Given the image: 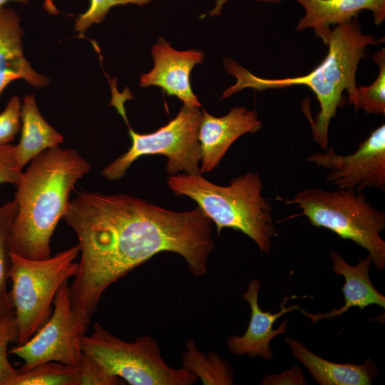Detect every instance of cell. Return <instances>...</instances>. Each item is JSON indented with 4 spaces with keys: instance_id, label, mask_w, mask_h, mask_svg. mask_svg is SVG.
<instances>
[{
    "instance_id": "1",
    "label": "cell",
    "mask_w": 385,
    "mask_h": 385,
    "mask_svg": "<svg viewBox=\"0 0 385 385\" xmlns=\"http://www.w3.org/2000/svg\"><path fill=\"white\" fill-rule=\"evenodd\" d=\"M63 220L75 232L81 258L71 304L88 318L106 289L155 255L173 252L203 277L215 249L212 222L197 206L177 212L128 194L78 192Z\"/></svg>"
},
{
    "instance_id": "2",
    "label": "cell",
    "mask_w": 385,
    "mask_h": 385,
    "mask_svg": "<svg viewBox=\"0 0 385 385\" xmlns=\"http://www.w3.org/2000/svg\"><path fill=\"white\" fill-rule=\"evenodd\" d=\"M90 170L77 150L60 145L30 162L16 185L17 210L9 235L10 252L33 260L51 256V239L66 212L70 194Z\"/></svg>"
},
{
    "instance_id": "3",
    "label": "cell",
    "mask_w": 385,
    "mask_h": 385,
    "mask_svg": "<svg viewBox=\"0 0 385 385\" xmlns=\"http://www.w3.org/2000/svg\"><path fill=\"white\" fill-rule=\"evenodd\" d=\"M374 43L375 36L364 34L359 23L354 19L350 22L336 26L330 31L326 57L314 69L302 76L261 78L227 58L224 60V67L229 74L235 77L237 81L224 91L221 100L247 88L263 91L305 86L313 91L319 103V111L315 120L307 118L314 141L325 150L329 145V124L337 117V111L343 101V92L346 91L349 98L354 94L359 63L366 56L367 46Z\"/></svg>"
},
{
    "instance_id": "4",
    "label": "cell",
    "mask_w": 385,
    "mask_h": 385,
    "mask_svg": "<svg viewBox=\"0 0 385 385\" xmlns=\"http://www.w3.org/2000/svg\"><path fill=\"white\" fill-rule=\"evenodd\" d=\"M167 183L178 196H186L214 223L217 233L224 228L248 236L262 252H270L275 235L272 207L262 196V181L256 173L233 178L229 185L215 184L201 174L169 175Z\"/></svg>"
},
{
    "instance_id": "5",
    "label": "cell",
    "mask_w": 385,
    "mask_h": 385,
    "mask_svg": "<svg viewBox=\"0 0 385 385\" xmlns=\"http://www.w3.org/2000/svg\"><path fill=\"white\" fill-rule=\"evenodd\" d=\"M302 210L312 225L329 230L366 250L375 267H385V213L367 201L362 192L348 189L307 188L284 200Z\"/></svg>"
},
{
    "instance_id": "6",
    "label": "cell",
    "mask_w": 385,
    "mask_h": 385,
    "mask_svg": "<svg viewBox=\"0 0 385 385\" xmlns=\"http://www.w3.org/2000/svg\"><path fill=\"white\" fill-rule=\"evenodd\" d=\"M78 244L53 257L33 260L10 252V296L19 329L17 344L26 342L49 319L61 286L78 270Z\"/></svg>"
},
{
    "instance_id": "7",
    "label": "cell",
    "mask_w": 385,
    "mask_h": 385,
    "mask_svg": "<svg viewBox=\"0 0 385 385\" xmlns=\"http://www.w3.org/2000/svg\"><path fill=\"white\" fill-rule=\"evenodd\" d=\"M82 349L111 374L130 385H192L198 380L183 367L170 366L158 342L149 335L129 342L96 322L92 333L83 337Z\"/></svg>"
},
{
    "instance_id": "8",
    "label": "cell",
    "mask_w": 385,
    "mask_h": 385,
    "mask_svg": "<svg viewBox=\"0 0 385 385\" xmlns=\"http://www.w3.org/2000/svg\"><path fill=\"white\" fill-rule=\"evenodd\" d=\"M200 108L183 106L166 125L150 133H139L128 125L131 139L129 149L108 164L101 175L111 181L122 178L132 164L145 155H162L167 158L166 172L201 174L200 145L198 139L202 118Z\"/></svg>"
},
{
    "instance_id": "9",
    "label": "cell",
    "mask_w": 385,
    "mask_h": 385,
    "mask_svg": "<svg viewBox=\"0 0 385 385\" xmlns=\"http://www.w3.org/2000/svg\"><path fill=\"white\" fill-rule=\"evenodd\" d=\"M53 303L54 309L47 322L26 342L9 351L24 361L20 371L48 361L80 366L83 356L82 339L90 318L73 308L68 281L61 286Z\"/></svg>"
},
{
    "instance_id": "10",
    "label": "cell",
    "mask_w": 385,
    "mask_h": 385,
    "mask_svg": "<svg viewBox=\"0 0 385 385\" xmlns=\"http://www.w3.org/2000/svg\"><path fill=\"white\" fill-rule=\"evenodd\" d=\"M307 160L328 170L326 180L337 189L362 192L375 188L384 191L385 125L372 131L353 153L339 155L330 148L311 154Z\"/></svg>"
},
{
    "instance_id": "11",
    "label": "cell",
    "mask_w": 385,
    "mask_h": 385,
    "mask_svg": "<svg viewBox=\"0 0 385 385\" xmlns=\"http://www.w3.org/2000/svg\"><path fill=\"white\" fill-rule=\"evenodd\" d=\"M151 53L154 66L141 75L140 86H158L167 95L183 101V106L200 108L201 103L192 90L190 75L195 65L203 62L204 53L197 49L178 51L163 37L153 46Z\"/></svg>"
},
{
    "instance_id": "12",
    "label": "cell",
    "mask_w": 385,
    "mask_h": 385,
    "mask_svg": "<svg viewBox=\"0 0 385 385\" xmlns=\"http://www.w3.org/2000/svg\"><path fill=\"white\" fill-rule=\"evenodd\" d=\"M261 128L262 123L255 110L233 107L221 117L213 116L202 110L198 131L201 174L217 167L230 147L240 136L256 133Z\"/></svg>"
},
{
    "instance_id": "13",
    "label": "cell",
    "mask_w": 385,
    "mask_h": 385,
    "mask_svg": "<svg viewBox=\"0 0 385 385\" xmlns=\"http://www.w3.org/2000/svg\"><path fill=\"white\" fill-rule=\"evenodd\" d=\"M260 283L257 279L251 280L247 291L242 297L250 304L251 316L246 332L242 335H232L227 339L226 344L230 351L235 355H248L249 357L260 356L266 360H271L273 354L270 349V342L278 334L286 332L288 321H283L280 326L273 329L275 321L286 313L293 310H301L297 305L286 307L289 298L285 297L281 304L279 312L272 314L264 312L258 304V295Z\"/></svg>"
},
{
    "instance_id": "14",
    "label": "cell",
    "mask_w": 385,
    "mask_h": 385,
    "mask_svg": "<svg viewBox=\"0 0 385 385\" xmlns=\"http://www.w3.org/2000/svg\"><path fill=\"white\" fill-rule=\"evenodd\" d=\"M305 10L295 29L300 31L312 29L317 37L327 46L330 26L340 25L356 19L363 10L371 11L374 24L385 19V0H294Z\"/></svg>"
},
{
    "instance_id": "15",
    "label": "cell",
    "mask_w": 385,
    "mask_h": 385,
    "mask_svg": "<svg viewBox=\"0 0 385 385\" xmlns=\"http://www.w3.org/2000/svg\"><path fill=\"white\" fill-rule=\"evenodd\" d=\"M24 30L17 13L4 6L0 9V95L13 81L23 79L41 88L50 78L36 72L26 58L23 50Z\"/></svg>"
},
{
    "instance_id": "16",
    "label": "cell",
    "mask_w": 385,
    "mask_h": 385,
    "mask_svg": "<svg viewBox=\"0 0 385 385\" xmlns=\"http://www.w3.org/2000/svg\"><path fill=\"white\" fill-rule=\"evenodd\" d=\"M330 256L334 273L345 279L342 288L344 304L339 309L324 314H308L304 312L313 324L321 319L341 316L354 307L363 309L368 305L376 304L385 308V297L375 289L369 279V272L372 263L369 255L361 259L354 267L348 265L338 252L331 251Z\"/></svg>"
},
{
    "instance_id": "17",
    "label": "cell",
    "mask_w": 385,
    "mask_h": 385,
    "mask_svg": "<svg viewBox=\"0 0 385 385\" xmlns=\"http://www.w3.org/2000/svg\"><path fill=\"white\" fill-rule=\"evenodd\" d=\"M284 341L293 356L320 385H370L378 371L370 359L360 365L335 363L317 356L297 340L285 337Z\"/></svg>"
},
{
    "instance_id": "18",
    "label": "cell",
    "mask_w": 385,
    "mask_h": 385,
    "mask_svg": "<svg viewBox=\"0 0 385 385\" xmlns=\"http://www.w3.org/2000/svg\"><path fill=\"white\" fill-rule=\"evenodd\" d=\"M21 118V137L14 152L17 166L22 170L43 151L60 145L63 138L42 116L33 94L24 98Z\"/></svg>"
},
{
    "instance_id": "19",
    "label": "cell",
    "mask_w": 385,
    "mask_h": 385,
    "mask_svg": "<svg viewBox=\"0 0 385 385\" xmlns=\"http://www.w3.org/2000/svg\"><path fill=\"white\" fill-rule=\"evenodd\" d=\"M181 360L183 367L193 373L204 385L234 384V374L229 364L216 352L205 354L198 350L192 339L186 341Z\"/></svg>"
},
{
    "instance_id": "20",
    "label": "cell",
    "mask_w": 385,
    "mask_h": 385,
    "mask_svg": "<svg viewBox=\"0 0 385 385\" xmlns=\"http://www.w3.org/2000/svg\"><path fill=\"white\" fill-rule=\"evenodd\" d=\"M16 210L14 200L0 206V319L15 314L7 282L10 269L9 235Z\"/></svg>"
},
{
    "instance_id": "21",
    "label": "cell",
    "mask_w": 385,
    "mask_h": 385,
    "mask_svg": "<svg viewBox=\"0 0 385 385\" xmlns=\"http://www.w3.org/2000/svg\"><path fill=\"white\" fill-rule=\"evenodd\" d=\"M11 385H80L79 368L48 361L20 371Z\"/></svg>"
},
{
    "instance_id": "22",
    "label": "cell",
    "mask_w": 385,
    "mask_h": 385,
    "mask_svg": "<svg viewBox=\"0 0 385 385\" xmlns=\"http://www.w3.org/2000/svg\"><path fill=\"white\" fill-rule=\"evenodd\" d=\"M374 61L379 67L375 81L368 86L356 87L354 94L348 102L367 114H385V49L375 53Z\"/></svg>"
},
{
    "instance_id": "23",
    "label": "cell",
    "mask_w": 385,
    "mask_h": 385,
    "mask_svg": "<svg viewBox=\"0 0 385 385\" xmlns=\"http://www.w3.org/2000/svg\"><path fill=\"white\" fill-rule=\"evenodd\" d=\"M19 329L15 314L0 319V385H11L19 370L10 363L8 357L9 344L17 341Z\"/></svg>"
},
{
    "instance_id": "24",
    "label": "cell",
    "mask_w": 385,
    "mask_h": 385,
    "mask_svg": "<svg viewBox=\"0 0 385 385\" xmlns=\"http://www.w3.org/2000/svg\"><path fill=\"white\" fill-rule=\"evenodd\" d=\"M152 0H89L87 10L75 20V30L83 34L94 24L101 23L115 6L136 4L143 6Z\"/></svg>"
},
{
    "instance_id": "25",
    "label": "cell",
    "mask_w": 385,
    "mask_h": 385,
    "mask_svg": "<svg viewBox=\"0 0 385 385\" xmlns=\"http://www.w3.org/2000/svg\"><path fill=\"white\" fill-rule=\"evenodd\" d=\"M79 368L80 385H118L123 380L111 374L102 364L83 353Z\"/></svg>"
},
{
    "instance_id": "26",
    "label": "cell",
    "mask_w": 385,
    "mask_h": 385,
    "mask_svg": "<svg viewBox=\"0 0 385 385\" xmlns=\"http://www.w3.org/2000/svg\"><path fill=\"white\" fill-rule=\"evenodd\" d=\"M21 102L12 96L0 113V145L10 144L21 130Z\"/></svg>"
},
{
    "instance_id": "27",
    "label": "cell",
    "mask_w": 385,
    "mask_h": 385,
    "mask_svg": "<svg viewBox=\"0 0 385 385\" xmlns=\"http://www.w3.org/2000/svg\"><path fill=\"white\" fill-rule=\"evenodd\" d=\"M14 145H0V184L9 183L16 185L23 170L17 166Z\"/></svg>"
},
{
    "instance_id": "28",
    "label": "cell",
    "mask_w": 385,
    "mask_h": 385,
    "mask_svg": "<svg viewBox=\"0 0 385 385\" xmlns=\"http://www.w3.org/2000/svg\"><path fill=\"white\" fill-rule=\"evenodd\" d=\"M306 384L302 369L297 366H294L279 374L267 375L260 383L262 385H304Z\"/></svg>"
},
{
    "instance_id": "29",
    "label": "cell",
    "mask_w": 385,
    "mask_h": 385,
    "mask_svg": "<svg viewBox=\"0 0 385 385\" xmlns=\"http://www.w3.org/2000/svg\"><path fill=\"white\" fill-rule=\"evenodd\" d=\"M9 1H16L21 4H26L28 2V0H0V9L4 7V5ZM43 7L46 10V11L51 15H56L59 12L56 6H55L53 0H44Z\"/></svg>"
},
{
    "instance_id": "30",
    "label": "cell",
    "mask_w": 385,
    "mask_h": 385,
    "mask_svg": "<svg viewBox=\"0 0 385 385\" xmlns=\"http://www.w3.org/2000/svg\"><path fill=\"white\" fill-rule=\"evenodd\" d=\"M227 0H217L215 7L210 11L211 16L219 15L221 12L223 5L226 3Z\"/></svg>"
},
{
    "instance_id": "31",
    "label": "cell",
    "mask_w": 385,
    "mask_h": 385,
    "mask_svg": "<svg viewBox=\"0 0 385 385\" xmlns=\"http://www.w3.org/2000/svg\"><path fill=\"white\" fill-rule=\"evenodd\" d=\"M257 1L265 2V3H279L282 1L283 0H257Z\"/></svg>"
}]
</instances>
